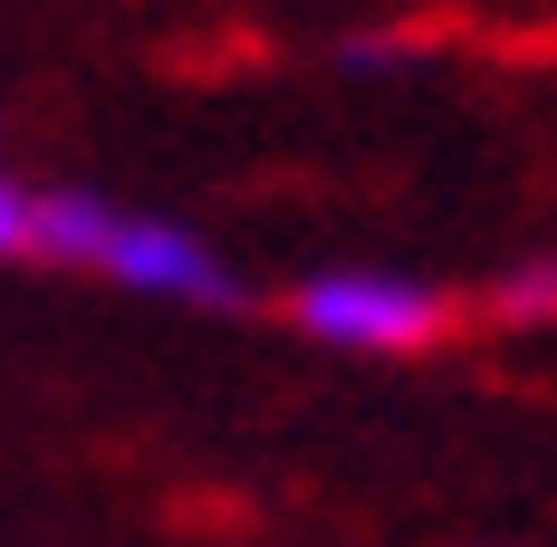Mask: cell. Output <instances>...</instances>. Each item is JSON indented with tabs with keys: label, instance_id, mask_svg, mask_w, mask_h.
Returning <instances> with one entry per match:
<instances>
[{
	"label": "cell",
	"instance_id": "6da1fadb",
	"mask_svg": "<svg viewBox=\"0 0 557 547\" xmlns=\"http://www.w3.org/2000/svg\"><path fill=\"white\" fill-rule=\"evenodd\" d=\"M29 250H49V260H67V270H107V278H125V288L202 298V308L231 298V270L202 250V240H183L173 221L107 212V202H87V192H49V202L29 212Z\"/></svg>",
	"mask_w": 557,
	"mask_h": 547
},
{
	"label": "cell",
	"instance_id": "7a4b0ae2",
	"mask_svg": "<svg viewBox=\"0 0 557 547\" xmlns=\"http://www.w3.org/2000/svg\"><path fill=\"white\" fill-rule=\"evenodd\" d=\"M298 327L327 346H423L443 336V298L413 278H318L298 288Z\"/></svg>",
	"mask_w": 557,
	"mask_h": 547
},
{
	"label": "cell",
	"instance_id": "3957f363",
	"mask_svg": "<svg viewBox=\"0 0 557 547\" xmlns=\"http://www.w3.org/2000/svg\"><path fill=\"white\" fill-rule=\"evenodd\" d=\"M500 308H519V318H539V308H557V270H519L500 288Z\"/></svg>",
	"mask_w": 557,
	"mask_h": 547
},
{
	"label": "cell",
	"instance_id": "277c9868",
	"mask_svg": "<svg viewBox=\"0 0 557 547\" xmlns=\"http://www.w3.org/2000/svg\"><path fill=\"white\" fill-rule=\"evenodd\" d=\"M29 212H39V202L0 183V250H29Z\"/></svg>",
	"mask_w": 557,
	"mask_h": 547
}]
</instances>
